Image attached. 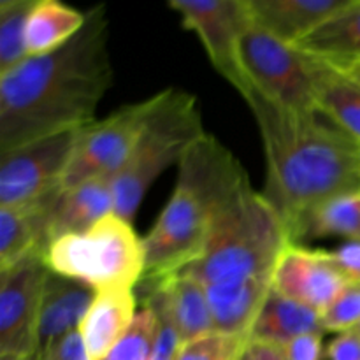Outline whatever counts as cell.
Listing matches in <instances>:
<instances>
[{"mask_svg": "<svg viewBox=\"0 0 360 360\" xmlns=\"http://www.w3.org/2000/svg\"><path fill=\"white\" fill-rule=\"evenodd\" d=\"M111 84L108 9L97 4L69 42L0 74V153L94 123Z\"/></svg>", "mask_w": 360, "mask_h": 360, "instance_id": "cell-1", "label": "cell"}, {"mask_svg": "<svg viewBox=\"0 0 360 360\" xmlns=\"http://www.w3.org/2000/svg\"><path fill=\"white\" fill-rule=\"evenodd\" d=\"M266 153L264 195L288 225L323 200L360 193V144L320 111L273 104L253 88L243 94Z\"/></svg>", "mask_w": 360, "mask_h": 360, "instance_id": "cell-2", "label": "cell"}, {"mask_svg": "<svg viewBox=\"0 0 360 360\" xmlns=\"http://www.w3.org/2000/svg\"><path fill=\"white\" fill-rule=\"evenodd\" d=\"M178 167L171 199L143 239L146 281L179 273L192 264L221 211L250 181L241 162L211 134H204L186 151Z\"/></svg>", "mask_w": 360, "mask_h": 360, "instance_id": "cell-3", "label": "cell"}, {"mask_svg": "<svg viewBox=\"0 0 360 360\" xmlns=\"http://www.w3.org/2000/svg\"><path fill=\"white\" fill-rule=\"evenodd\" d=\"M290 243L281 214L248 181L221 211L200 255L179 273L202 285L273 278Z\"/></svg>", "mask_w": 360, "mask_h": 360, "instance_id": "cell-4", "label": "cell"}, {"mask_svg": "<svg viewBox=\"0 0 360 360\" xmlns=\"http://www.w3.org/2000/svg\"><path fill=\"white\" fill-rule=\"evenodd\" d=\"M207 134L195 95L165 88L151 95V109L129 158L111 179L115 213L132 224L146 193L171 165Z\"/></svg>", "mask_w": 360, "mask_h": 360, "instance_id": "cell-5", "label": "cell"}, {"mask_svg": "<svg viewBox=\"0 0 360 360\" xmlns=\"http://www.w3.org/2000/svg\"><path fill=\"white\" fill-rule=\"evenodd\" d=\"M49 269L97 292L134 288L144 276V245L132 224L116 213L81 234L63 236L44 255Z\"/></svg>", "mask_w": 360, "mask_h": 360, "instance_id": "cell-6", "label": "cell"}, {"mask_svg": "<svg viewBox=\"0 0 360 360\" xmlns=\"http://www.w3.org/2000/svg\"><path fill=\"white\" fill-rule=\"evenodd\" d=\"M238 62L248 88L269 102L297 112L316 111V60L295 44L250 23L239 37Z\"/></svg>", "mask_w": 360, "mask_h": 360, "instance_id": "cell-7", "label": "cell"}, {"mask_svg": "<svg viewBox=\"0 0 360 360\" xmlns=\"http://www.w3.org/2000/svg\"><path fill=\"white\" fill-rule=\"evenodd\" d=\"M151 109V97L120 108L104 120L83 127L62 188L95 178H115L129 158Z\"/></svg>", "mask_w": 360, "mask_h": 360, "instance_id": "cell-8", "label": "cell"}, {"mask_svg": "<svg viewBox=\"0 0 360 360\" xmlns=\"http://www.w3.org/2000/svg\"><path fill=\"white\" fill-rule=\"evenodd\" d=\"M81 129L0 153V206H21L60 188Z\"/></svg>", "mask_w": 360, "mask_h": 360, "instance_id": "cell-9", "label": "cell"}, {"mask_svg": "<svg viewBox=\"0 0 360 360\" xmlns=\"http://www.w3.org/2000/svg\"><path fill=\"white\" fill-rule=\"evenodd\" d=\"M49 273L44 255L39 253L0 271V354L34 359Z\"/></svg>", "mask_w": 360, "mask_h": 360, "instance_id": "cell-10", "label": "cell"}, {"mask_svg": "<svg viewBox=\"0 0 360 360\" xmlns=\"http://www.w3.org/2000/svg\"><path fill=\"white\" fill-rule=\"evenodd\" d=\"M178 11L186 30H192L202 42L214 69L239 91L248 83L239 69V37L252 21L241 0H167Z\"/></svg>", "mask_w": 360, "mask_h": 360, "instance_id": "cell-11", "label": "cell"}, {"mask_svg": "<svg viewBox=\"0 0 360 360\" xmlns=\"http://www.w3.org/2000/svg\"><path fill=\"white\" fill-rule=\"evenodd\" d=\"M348 283L329 252L294 243L281 253L271 278L274 290L320 313L329 308Z\"/></svg>", "mask_w": 360, "mask_h": 360, "instance_id": "cell-12", "label": "cell"}, {"mask_svg": "<svg viewBox=\"0 0 360 360\" xmlns=\"http://www.w3.org/2000/svg\"><path fill=\"white\" fill-rule=\"evenodd\" d=\"M148 283L151 288L144 308L164 315L178 330L183 343L214 333L206 288L200 281L183 273H174Z\"/></svg>", "mask_w": 360, "mask_h": 360, "instance_id": "cell-13", "label": "cell"}, {"mask_svg": "<svg viewBox=\"0 0 360 360\" xmlns=\"http://www.w3.org/2000/svg\"><path fill=\"white\" fill-rule=\"evenodd\" d=\"M97 290L83 281L49 273L42 295L37 326V348L32 360H39L56 341L81 327Z\"/></svg>", "mask_w": 360, "mask_h": 360, "instance_id": "cell-14", "label": "cell"}, {"mask_svg": "<svg viewBox=\"0 0 360 360\" xmlns=\"http://www.w3.org/2000/svg\"><path fill=\"white\" fill-rule=\"evenodd\" d=\"M250 21L295 44L355 0H241Z\"/></svg>", "mask_w": 360, "mask_h": 360, "instance_id": "cell-15", "label": "cell"}, {"mask_svg": "<svg viewBox=\"0 0 360 360\" xmlns=\"http://www.w3.org/2000/svg\"><path fill=\"white\" fill-rule=\"evenodd\" d=\"M271 287V278L204 285L213 315L214 333L250 340L252 327Z\"/></svg>", "mask_w": 360, "mask_h": 360, "instance_id": "cell-16", "label": "cell"}, {"mask_svg": "<svg viewBox=\"0 0 360 360\" xmlns=\"http://www.w3.org/2000/svg\"><path fill=\"white\" fill-rule=\"evenodd\" d=\"M115 213L111 178H95L63 188L49 220V245L63 236L81 234Z\"/></svg>", "mask_w": 360, "mask_h": 360, "instance_id": "cell-17", "label": "cell"}, {"mask_svg": "<svg viewBox=\"0 0 360 360\" xmlns=\"http://www.w3.org/2000/svg\"><path fill=\"white\" fill-rule=\"evenodd\" d=\"M295 46L340 70L357 67L360 63V0L327 18Z\"/></svg>", "mask_w": 360, "mask_h": 360, "instance_id": "cell-18", "label": "cell"}, {"mask_svg": "<svg viewBox=\"0 0 360 360\" xmlns=\"http://www.w3.org/2000/svg\"><path fill=\"white\" fill-rule=\"evenodd\" d=\"M136 306L132 288L97 292L79 327L90 360H101L118 343L136 319Z\"/></svg>", "mask_w": 360, "mask_h": 360, "instance_id": "cell-19", "label": "cell"}, {"mask_svg": "<svg viewBox=\"0 0 360 360\" xmlns=\"http://www.w3.org/2000/svg\"><path fill=\"white\" fill-rule=\"evenodd\" d=\"M326 334L322 313L294 301L271 287L259 316L250 333V340L283 347L304 334Z\"/></svg>", "mask_w": 360, "mask_h": 360, "instance_id": "cell-20", "label": "cell"}, {"mask_svg": "<svg viewBox=\"0 0 360 360\" xmlns=\"http://www.w3.org/2000/svg\"><path fill=\"white\" fill-rule=\"evenodd\" d=\"M288 234L294 245L327 238L360 241V193L316 204L288 225Z\"/></svg>", "mask_w": 360, "mask_h": 360, "instance_id": "cell-21", "label": "cell"}, {"mask_svg": "<svg viewBox=\"0 0 360 360\" xmlns=\"http://www.w3.org/2000/svg\"><path fill=\"white\" fill-rule=\"evenodd\" d=\"M315 86L316 111L360 144V81L347 70L316 60Z\"/></svg>", "mask_w": 360, "mask_h": 360, "instance_id": "cell-22", "label": "cell"}, {"mask_svg": "<svg viewBox=\"0 0 360 360\" xmlns=\"http://www.w3.org/2000/svg\"><path fill=\"white\" fill-rule=\"evenodd\" d=\"M86 21V13L67 6L62 0L35 4L27 21L25 44L28 56L46 55L69 42Z\"/></svg>", "mask_w": 360, "mask_h": 360, "instance_id": "cell-23", "label": "cell"}, {"mask_svg": "<svg viewBox=\"0 0 360 360\" xmlns=\"http://www.w3.org/2000/svg\"><path fill=\"white\" fill-rule=\"evenodd\" d=\"M39 2H23L0 9V74L27 58L25 32L32 9Z\"/></svg>", "mask_w": 360, "mask_h": 360, "instance_id": "cell-24", "label": "cell"}, {"mask_svg": "<svg viewBox=\"0 0 360 360\" xmlns=\"http://www.w3.org/2000/svg\"><path fill=\"white\" fill-rule=\"evenodd\" d=\"M158 333V319L150 308L139 311L118 343L101 360H148Z\"/></svg>", "mask_w": 360, "mask_h": 360, "instance_id": "cell-25", "label": "cell"}, {"mask_svg": "<svg viewBox=\"0 0 360 360\" xmlns=\"http://www.w3.org/2000/svg\"><path fill=\"white\" fill-rule=\"evenodd\" d=\"M246 338L211 333L183 345L178 360H239Z\"/></svg>", "mask_w": 360, "mask_h": 360, "instance_id": "cell-26", "label": "cell"}, {"mask_svg": "<svg viewBox=\"0 0 360 360\" xmlns=\"http://www.w3.org/2000/svg\"><path fill=\"white\" fill-rule=\"evenodd\" d=\"M360 322V283H350L340 292L329 308L322 313L326 333H345L357 327Z\"/></svg>", "mask_w": 360, "mask_h": 360, "instance_id": "cell-27", "label": "cell"}, {"mask_svg": "<svg viewBox=\"0 0 360 360\" xmlns=\"http://www.w3.org/2000/svg\"><path fill=\"white\" fill-rule=\"evenodd\" d=\"M153 313L158 319V333L153 345V350H151V355L148 360H178L179 352H181L185 343L181 341L174 326L164 315H160L157 311Z\"/></svg>", "mask_w": 360, "mask_h": 360, "instance_id": "cell-28", "label": "cell"}, {"mask_svg": "<svg viewBox=\"0 0 360 360\" xmlns=\"http://www.w3.org/2000/svg\"><path fill=\"white\" fill-rule=\"evenodd\" d=\"M323 334H304L281 347L287 360H322Z\"/></svg>", "mask_w": 360, "mask_h": 360, "instance_id": "cell-29", "label": "cell"}, {"mask_svg": "<svg viewBox=\"0 0 360 360\" xmlns=\"http://www.w3.org/2000/svg\"><path fill=\"white\" fill-rule=\"evenodd\" d=\"M39 360H90L79 329L56 341Z\"/></svg>", "mask_w": 360, "mask_h": 360, "instance_id": "cell-30", "label": "cell"}, {"mask_svg": "<svg viewBox=\"0 0 360 360\" xmlns=\"http://www.w3.org/2000/svg\"><path fill=\"white\" fill-rule=\"evenodd\" d=\"M329 253L348 281L360 283V241H347Z\"/></svg>", "mask_w": 360, "mask_h": 360, "instance_id": "cell-31", "label": "cell"}, {"mask_svg": "<svg viewBox=\"0 0 360 360\" xmlns=\"http://www.w3.org/2000/svg\"><path fill=\"white\" fill-rule=\"evenodd\" d=\"M327 360H360V334L352 330L338 333V336L327 345Z\"/></svg>", "mask_w": 360, "mask_h": 360, "instance_id": "cell-32", "label": "cell"}, {"mask_svg": "<svg viewBox=\"0 0 360 360\" xmlns=\"http://www.w3.org/2000/svg\"><path fill=\"white\" fill-rule=\"evenodd\" d=\"M239 360H287V357L278 345L248 340Z\"/></svg>", "mask_w": 360, "mask_h": 360, "instance_id": "cell-33", "label": "cell"}, {"mask_svg": "<svg viewBox=\"0 0 360 360\" xmlns=\"http://www.w3.org/2000/svg\"><path fill=\"white\" fill-rule=\"evenodd\" d=\"M23 2H42V0H0V9L14 6V4H23Z\"/></svg>", "mask_w": 360, "mask_h": 360, "instance_id": "cell-34", "label": "cell"}, {"mask_svg": "<svg viewBox=\"0 0 360 360\" xmlns=\"http://www.w3.org/2000/svg\"><path fill=\"white\" fill-rule=\"evenodd\" d=\"M0 360H30L18 354H0Z\"/></svg>", "mask_w": 360, "mask_h": 360, "instance_id": "cell-35", "label": "cell"}, {"mask_svg": "<svg viewBox=\"0 0 360 360\" xmlns=\"http://www.w3.org/2000/svg\"><path fill=\"white\" fill-rule=\"evenodd\" d=\"M347 72H350V74H352V76H355V77H357V79L360 81V63H359V65H357V67H354V69L347 70Z\"/></svg>", "mask_w": 360, "mask_h": 360, "instance_id": "cell-36", "label": "cell"}, {"mask_svg": "<svg viewBox=\"0 0 360 360\" xmlns=\"http://www.w3.org/2000/svg\"><path fill=\"white\" fill-rule=\"evenodd\" d=\"M354 330H355V333H359V334H360V322L357 323V327H355V329H354Z\"/></svg>", "mask_w": 360, "mask_h": 360, "instance_id": "cell-37", "label": "cell"}]
</instances>
